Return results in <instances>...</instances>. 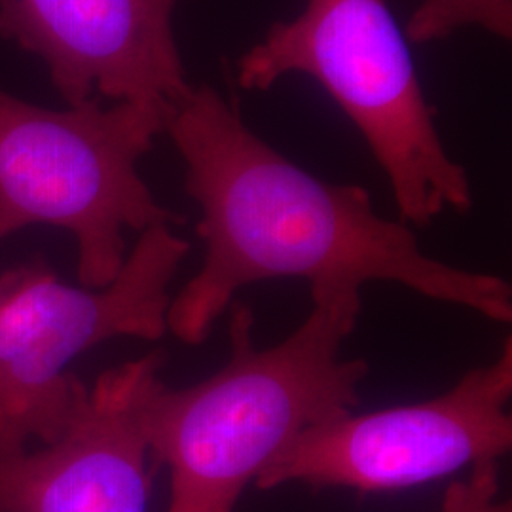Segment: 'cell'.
Returning a JSON list of instances; mask_svg holds the SVG:
<instances>
[{"label":"cell","instance_id":"1","mask_svg":"<svg viewBox=\"0 0 512 512\" xmlns=\"http://www.w3.org/2000/svg\"><path fill=\"white\" fill-rule=\"evenodd\" d=\"M165 133L186 165L205 243L202 268L167 310V330L184 344L205 342L241 287L281 277L310 281L311 298L391 281L511 323L509 281L425 255L408 224L376 213L366 188L327 183L287 160L245 124L236 93L194 86Z\"/></svg>","mask_w":512,"mask_h":512},{"label":"cell","instance_id":"2","mask_svg":"<svg viewBox=\"0 0 512 512\" xmlns=\"http://www.w3.org/2000/svg\"><path fill=\"white\" fill-rule=\"evenodd\" d=\"M304 323L272 348L255 344V313L236 304L230 357L198 384L148 382L143 423L152 467L169 469L167 512H236L239 495L302 431L353 412L368 374L342 359L361 294L311 298Z\"/></svg>","mask_w":512,"mask_h":512},{"label":"cell","instance_id":"3","mask_svg":"<svg viewBox=\"0 0 512 512\" xmlns=\"http://www.w3.org/2000/svg\"><path fill=\"white\" fill-rule=\"evenodd\" d=\"M317 80L365 137L404 224L467 213L473 190L437 129L408 42L387 0H308L238 59V86L266 92L287 74Z\"/></svg>","mask_w":512,"mask_h":512},{"label":"cell","instance_id":"4","mask_svg":"<svg viewBox=\"0 0 512 512\" xmlns=\"http://www.w3.org/2000/svg\"><path fill=\"white\" fill-rule=\"evenodd\" d=\"M169 116L99 97L42 109L0 90V239L27 226L67 230L78 247L82 287L103 289L120 274L126 230L184 224L139 173Z\"/></svg>","mask_w":512,"mask_h":512},{"label":"cell","instance_id":"5","mask_svg":"<svg viewBox=\"0 0 512 512\" xmlns=\"http://www.w3.org/2000/svg\"><path fill=\"white\" fill-rule=\"evenodd\" d=\"M190 243L158 224L103 289L71 287L46 264L0 313V458L57 437L67 418L76 357L112 338L160 340L171 281Z\"/></svg>","mask_w":512,"mask_h":512},{"label":"cell","instance_id":"6","mask_svg":"<svg viewBox=\"0 0 512 512\" xmlns=\"http://www.w3.org/2000/svg\"><path fill=\"white\" fill-rule=\"evenodd\" d=\"M512 338L490 365L469 370L439 397L357 416L353 412L302 431L256 476L258 490L289 482L401 492L512 448Z\"/></svg>","mask_w":512,"mask_h":512},{"label":"cell","instance_id":"7","mask_svg":"<svg viewBox=\"0 0 512 512\" xmlns=\"http://www.w3.org/2000/svg\"><path fill=\"white\" fill-rule=\"evenodd\" d=\"M177 2L0 0V38L42 59L69 107L107 97L171 118L194 88L173 29Z\"/></svg>","mask_w":512,"mask_h":512},{"label":"cell","instance_id":"8","mask_svg":"<svg viewBox=\"0 0 512 512\" xmlns=\"http://www.w3.org/2000/svg\"><path fill=\"white\" fill-rule=\"evenodd\" d=\"M167 357L152 351L103 370L92 385L74 380L57 437L0 458V512H147L143 395Z\"/></svg>","mask_w":512,"mask_h":512},{"label":"cell","instance_id":"9","mask_svg":"<svg viewBox=\"0 0 512 512\" xmlns=\"http://www.w3.org/2000/svg\"><path fill=\"white\" fill-rule=\"evenodd\" d=\"M467 27L511 42L512 0H421L406 23V38L425 46Z\"/></svg>","mask_w":512,"mask_h":512},{"label":"cell","instance_id":"10","mask_svg":"<svg viewBox=\"0 0 512 512\" xmlns=\"http://www.w3.org/2000/svg\"><path fill=\"white\" fill-rule=\"evenodd\" d=\"M442 512H512L511 501L499 497L497 461H480L467 480L452 482L442 499Z\"/></svg>","mask_w":512,"mask_h":512},{"label":"cell","instance_id":"11","mask_svg":"<svg viewBox=\"0 0 512 512\" xmlns=\"http://www.w3.org/2000/svg\"><path fill=\"white\" fill-rule=\"evenodd\" d=\"M48 264L46 258L35 256L19 266H14L0 274V313L6 308V304L35 277V275Z\"/></svg>","mask_w":512,"mask_h":512}]
</instances>
